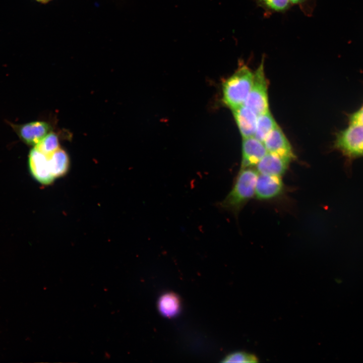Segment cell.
<instances>
[{
    "label": "cell",
    "instance_id": "obj_1",
    "mask_svg": "<svg viewBox=\"0 0 363 363\" xmlns=\"http://www.w3.org/2000/svg\"><path fill=\"white\" fill-rule=\"evenodd\" d=\"M259 173L251 167L241 168L233 186L226 197L218 204L221 209L236 214L255 195Z\"/></svg>",
    "mask_w": 363,
    "mask_h": 363
},
{
    "label": "cell",
    "instance_id": "obj_2",
    "mask_svg": "<svg viewBox=\"0 0 363 363\" xmlns=\"http://www.w3.org/2000/svg\"><path fill=\"white\" fill-rule=\"evenodd\" d=\"M254 73L243 65L222 85V100L231 110L243 105L250 92Z\"/></svg>",
    "mask_w": 363,
    "mask_h": 363
},
{
    "label": "cell",
    "instance_id": "obj_3",
    "mask_svg": "<svg viewBox=\"0 0 363 363\" xmlns=\"http://www.w3.org/2000/svg\"><path fill=\"white\" fill-rule=\"evenodd\" d=\"M268 84L264 68V57L259 67L254 73L253 84L247 98L244 104L257 115L269 110Z\"/></svg>",
    "mask_w": 363,
    "mask_h": 363
},
{
    "label": "cell",
    "instance_id": "obj_4",
    "mask_svg": "<svg viewBox=\"0 0 363 363\" xmlns=\"http://www.w3.org/2000/svg\"><path fill=\"white\" fill-rule=\"evenodd\" d=\"M348 126L343 130L346 141L357 154L363 155V104L348 117Z\"/></svg>",
    "mask_w": 363,
    "mask_h": 363
},
{
    "label": "cell",
    "instance_id": "obj_5",
    "mask_svg": "<svg viewBox=\"0 0 363 363\" xmlns=\"http://www.w3.org/2000/svg\"><path fill=\"white\" fill-rule=\"evenodd\" d=\"M12 126L22 141L29 145L34 146L51 130L50 125L42 121H35L20 125H13Z\"/></svg>",
    "mask_w": 363,
    "mask_h": 363
},
{
    "label": "cell",
    "instance_id": "obj_6",
    "mask_svg": "<svg viewBox=\"0 0 363 363\" xmlns=\"http://www.w3.org/2000/svg\"><path fill=\"white\" fill-rule=\"evenodd\" d=\"M263 143L268 152L290 161L295 158L289 142L278 126L268 135Z\"/></svg>",
    "mask_w": 363,
    "mask_h": 363
},
{
    "label": "cell",
    "instance_id": "obj_7",
    "mask_svg": "<svg viewBox=\"0 0 363 363\" xmlns=\"http://www.w3.org/2000/svg\"><path fill=\"white\" fill-rule=\"evenodd\" d=\"M243 139L241 168L255 166L268 151L264 143L255 137Z\"/></svg>",
    "mask_w": 363,
    "mask_h": 363
},
{
    "label": "cell",
    "instance_id": "obj_8",
    "mask_svg": "<svg viewBox=\"0 0 363 363\" xmlns=\"http://www.w3.org/2000/svg\"><path fill=\"white\" fill-rule=\"evenodd\" d=\"M280 176L259 174L256 181L255 195L259 199H268L279 195L283 190Z\"/></svg>",
    "mask_w": 363,
    "mask_h": 363
},
{
    "label": "cell",
    "instance_id": "obj_9",
    "mask_svg": "<svg viewBox=\"0 0 363 363\" xmlns=\"http://www.w3.org/2000/svg\"><path fill=\"white\" fill-rule=\"evenodd\" d=\"M29 165L33 176L40 183L49 184L55 178L51 172L48 158L34 148L29 153Z\"/></svg>",
    "mask_w": 363,
    "mask_h": 363
},
{
    "label": "cell",
    "instance_id": "obj_10",
    "mask_svg": "<svg viewBox=\"0 0 363 363\" xmlns=\"http://www.w3.org/2000/svg\"><path fill=\"white\" fill-rule=\"evenodd\" d=\"M232 110L243 138L254 136L258 115L244 104Z\"/></svg>",
    "mask_w": 363,
    "mask_h": 363
},
{
    "label": "cell",
    "instance_id": "obj_11",
    "mask_svg": "<svg viewBox=\"0 0 363 363\" xmlns=\"http://www.w3.org/2000/svg\"><path fill=\"white\" fill-rule=\"evenodd\" d=\"M290 161L270 152L267 153L256 165L259 174L280 176L285 173Z\"/></svg>",
    "mask_w": 363,
    "mask_h": 363
},
{
    "label": "cell",
    "instance_id": "obj_12",
    "mask_svg": "<svg viewBox=\"0 0 363 363\" xmlns=\"http://www.w3.org/2000/svg\"><path fill=\"white\" fill-rule=\"evenodd\" d=\"M47 158L51 172L54 178L63 176L67 172L69 158L64 150L59 148Z\"/></svg>",
    "mask_w": 363,
    "mask_h": 363
},
{
    "label": "cell",
    "instance_id": "obj_13",
    "mask_svg": "<svg viewBox=\"0 0 363 363\" xmlns=\"http://www.w3.org/2000/svg\"><path fill=\"white\" fill-rule=\"evenodd\" d=\"M180 301L178 295L173 292L163 294L159 298L158 308L163 316L172 317L176 315L179 311Z\"/></svg>",
    "mask_w": 363,
    "mask_h": 363
},
{
    "label": "cell",
    "instance_id": "obj_14",
    "mask_svg": "<svg viewBox=\"0 0 363 363\" xmlns=\"http://www.w3.org/2000/svg\"><path fill=\"white\" fill-rule=\"evenodd\" d=\"M278 126L268 111L258 115L256 131L254 137L263 142L268 135Z\"/></svg>",
    "mask_w": 363,
    "mask_h": 363
},
{
    "label": "cell",
    "instance_id": "obj_15",
    "mask_svg": "<svg viewBox=\"0 0 363 363\" xmlns=\"http://www.w3.org/2000/svg\"><path fill=\"white\" fill-rule=\"evenodd\" d=\"M34 148L46 157L50 156L60 148L57 136L54 133L50 132L34 147Z\"/></svg>",
    "mask_w": 363,
    "mask_h": 363
},
{
    "label": "cell",
    "instance_id": "obj_16",
    "mask_svg": "<svg viewBox=\"0 0 363 363\" xmlns=\"http://www.w3.org/2000/svg\"><path fill=\"white\" fill-rule=\"evenodd\" d=\"M257 4L267 12L284 13L292 5L289 0H257Z\"/></svg>",
    "mask_w": 363,
    "mask_h": 363
},
{
    "label": "cell",
    "instance_id": "obj_17",
    "mask_svg": "<svg viewBox=\"0 0 363 363\" xmlns=\"http://www.w3.org/2000/svg\"><path fill=\"white\" fill-rule=\"evenodd\" d=\"M221 361L222 362H257L258 358L254 354L240 351L228 354Z\"/></svg>",
    "mask_w": 363,
    "mask_h": 363
},
{
    "label": "cell",
    "instance_id": "obj_18",
    "mask_svg": "<svg viewBox=\"0 0 363 363\" xmlns=\"http://www.w3.org/2000/svg\"><path fill=\"white\" fill-rule=\"evenodd\" d=\"M310 0H289L291 5L298 6L304 13H306L307 4Z\"/></svg>",
    "mask_w": 363,
    "mask_h": 363
},
{
    "label": "cell",
    "instance_id": "obj_19",
    "mask_svg": "<svg viewBox=\"0 0 363 363\" xmlns=\"http://www.w3.org/2000/svg\"><path fill=\"white\" fill-rule=\"evenodd\" d=\"M36 1L41 4H45V0H36Z\"/></svg>",
    "mask_w": 363,
    "mask_h": 363
},
{
    "label": "cell",
    "instance_id": "obj_20",
    "mask_svg": "<svg viewBox=\"0 0 363 363\" xmlns=\"http://www.w3.org/2000/svg\"><path fill=\"white\" fill-rule=\"evenodd\" d=\"M51 1H52V0H45V4L50 2Z\"/></svg>",
    "mask_w": 363,
    "mask_h": 363
}]
</instances>
